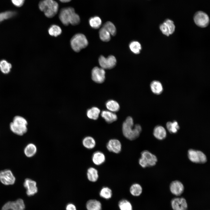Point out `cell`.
<instances>
[{
	"instance_id": "cell-1",
	"label": "cell",
	"mask_w": 210,
	"mask_h": 210,
	"mask_svg": "<svg viewBox=\"0 0 210 210\" xmlns=\"http://www.w3.org/2000/svg\"><path fill=\"white\" fill-rule=\"evenodd\" d=\"M122 130L123 135L126 138L130 140H133L139 136L142 128L139 124L134 125L132 118L128 116L123 123Z\"/></svg>"
},
{
	"instance_id": "cell-2",
	"label": "cell",
	"mask_w": 210,
	"mask_h": 210,
	"mask_svg": "<svg viewBox=\"0 0 210 210\" xmlns=\"http://www.w3.org/2000/svg\"><path fill=\"white\" fill-rule=\"evenodd\" d=\"M28 123L24 117L20 115L14 116L9 124L10 131L15 134L22 136L28 131Z\"/></svg>"
},
{
	"instance_id": "cell-3",
	"label": "cell",
	"mask_w": 210,
	"mask_h": 210,
	"mask_svg": "<svg viewBox=\"0 0 210 210\" xmlns=\"http://www.w3.org/2000/svg\"><path fill=\"white\" fill-rule=\"evenodd\" d=\"M59 18L62 23L65 26L68 25L69 24L76 25L79 24L80 21L79 16L71 7L62 8L60 11Z\"/></svg>"
},
{
	"instance_id": "cell-4",
	"label": "cell",
	"mask_w": 210,
	"mask_h": 210,
	"mask_svg": "<svg viewBox=\"0 0 210 210\" xmlns=\"http://www.w3.org/2000/svg\"><path fill=\"white\" fill-rule=\"evenodd\" d=\"M39 9L48 18H52L57 13L59 5L54 0H41L38 4Z\"/></svg>"
},
{
	"instance_id": "cell-5",
	"label": "cell",
	"mask_w": 210,
	"mask_h": 210,
	"mask_svg": "<svg viewBox=\"0 0 210 210\" xmlns=\"http://www.w3.org/2000/svg\"><path fill=\"white\" fill-rule=\"evenodd\" d=\"M158 161L157 157L147 150H144L141 153V156L139 160L140 166L143 168L155 166Z\"/></svg>"
},
{
	"instance_id": "cell-6",
	"label": "cell",
	"mask_w": 210,
	"mask_h": 210,
	"mask_svg": "<svg viewBox=\"0 0 210 210\" xmlns=\"http://www.w3.org/2000/svg\"><path fill=\"white\" fill-rule=\"evenodd\" d=\"M88 41L84 35L77 34L75 35L70 41L71 46L75 52H78L86 48L88 45Z\"/></svg>"
},
{
	"instance_id": "cell-7",
	"label": "cell",
	"mask_w": 210,
	"mask_h": 210,
	"mask_svg": "<svg viewBox=\"0 0 210 210\" xmlns=\"http://www.w3.org/2000/svg\"><path fill=\"white\" fill-rule=\"evenodd\" d=\"M188 156L191 162L195 163L204 164L207 160L206 155L200 150L189 149L188 152Z\"/></svg>"
},
{
	"instance_id": "cell-8",
	"label": "cell",
	"mask_w": 210,
	"mask_h": 210,
	"mask_svg": "<svg viewBox=\"0 0 210 210\" xmlns=\"http://www.w3.org/2000/svg\"><path fill=\"white\" fill-rule=\"evenodd\" d=\"M16 178L12 172L9 169L0 171V181L5 185H12L15 182Z\"/></svg>"
},
{
	"instance_id": "cell-9",
	"label": "cell",
	"mask_w": 210,
	"mask_h": 210,
	"mask_svg": "<svg viewBox=\"0 0 210 210\" xmlns=\"http://www.w3.org/2000/svg\"><path fill=\"white\" fill-rule=\"evenodd\" d=\"M194 20L198 26L204 28L206 27L209 23V18L208 15L202 11L197 12L194 15Z\"/></svg>"
},
{
	"instance_id": "cell-10",
	"label": "cell",
	"mask_w": 210,
	"mask_h": 210,
	"mask_svg": "<svg viewBox=\"0 0 210 210\" xmlns=\"http://www.w3.org/2000/svg\"><path fill=\"white\" fill-rule=\"evenodd\" d=\"M99 64L101 67L104 69H111L116 65V60L113 55L109 56L106 58L103 55L100 56L99 58Z\"/></svg>"
},
{
	"instance_id": "cell-11",
	"label": "cell",
	"mask_w": 210,
	"mask_h": 210,
	"mask_svg": "<svg viewBox=\"0 0 210 210\" xmlns=\"http://www.w3.org/2000/svg\"><path fill=\"white\" fill-rule=\"evenodd\" d=\"M91 78L94 82L98 83H103L105 79V71L104 69L101 67H95L91 71Z\"/></svg>"
},
{
	"instance_id": "cell-12",
	"label": "cell",
	"mask_w": 210,
	"mask_h": 210,
	"mask_svg": "<svg viewBox=\"0 0 210 210\" xmlns=\"http://www.w3.org/2000/svg\"><path fill=\"white\" fill-rule=\"evenodd\" d=\"M159 28L163 34L169 36L174 32L175 27L172 20L167 19L160 24Z\"/></svg>"
},
{
	"instance_id": "cell-13",
	"label": "cell",
	"mask_w": 210,
	"mask_h": 210,
	"mask_svg": "<svg viewBox=\"0 0 210 210\" xmlns=\"http://www.w3.org/2000/svg\"><path fill=\"white\" fill-rule=\"evenodd\" d=\"M25 208L23 200L19 199L15 201L7 202L3 206L1 210H24Z\"/></svg>"
},
{
	"instance_id": "cell-14",
	"label": "cell",
	"mask_w": 210,
	"mask_h": 210,
	"mask_svg": "<svg viewBox=\"0 0 210 210\" xmlns=\"http://www.w3.org/2000/svg\"><path fill=\"white\" fill-rule=\"evenodd\" d=\"M36 182L30 178H26L23 183V186L26 189V193L28 196L34 195L38 192Z\"/></svg>"
},
{
	"instance_id": "cell-15",
	"label": "cell",
	"mask_w": 210,
	"mask_h": 210,
	"mask_svg": "<svg viewBox=\"0 0 210 210\" xmlns=\"http://www.w3.org/2000/svg\"><path fill=\"white\" fill-rule=\"evenodd\" d=\"M171 205L174 210H187L188 204L186 199L183 197L175 198L171 201Z\"/></svg>"
},
{
	"instance_id": "cell-16",
	"label": "cell",
	"mask_w": 210,
	"mask_h": 210,
	"mask_svg": "<svg viewBox=\"0 0 210 210\" xmlns=\"http://www.w3.org/2000/svg\"><path fill=\"white\" fill-rule=\"evenodd\" d=\"M106 147L109 151L116 154L119 153L122 149L120 142L116 139H110L107 142Z\"/></svg>"
},
{
	"instance_id": "cell-17",
	"label": "cell",
	"mask_w": 210,
	"mask_h": 210,
	"mask_svg": "<svg viewBox=\"0 0 210 210\" xmlns=\"http://www.w3.org/2000/svg\"><path fill=\"white\" fill-rule=\"evenodd\" d=\"M170 190L172 193L176 196L181 195L184 190V186L180 181L175 180L172 182L170 185Z\"/></svg>"
},
{
	"instance_id": "cell-18",
	"label": "cell",
	"mask_w": 210,
	"mask_h": 210,
	"mask_svg": "<svg viewBox=\"0 0 210 210\" xmlns=\"http://www.w3.org/2000/svg\"><path fill=\"white\" fill-rule=\"evenodd\" d=\"M153 134L156 139L160 140L164 139L167 136V132L165 129L160 125H157L154 127Z\"/></svg>"
},
{
	"instance_id": "cell-19",
	"label": "cell",
	"mask_w": 210,
	"mask_h": 210,
	"mask_svg": "<svg viewBox=\"0 0 210 210\" xmlns=\"http://www.w3.org/2000/svg\"><path fill=\"white\" fill-rule=\"evenodd\" d=\"M101 117L108 123H111L116 121L117 116L114 113L108 110H103L101 113Z\"/></svg>"
},
{
	"instance_id": "cell-20",
	"label": "cell",
	"mask_w": 210,
	"mask_h": 210,
	"mask_svg": "<svg viewBox=\"0 0 210 210\" xmlns=\"http://www.w3.org/2000/svg\"><path fill=\"white\" fill-rule=\"evenodd\" d=\"M106 157L104 153L100 151H97L93 154L92 160L94 164L96 165H100L105 161Z\"/></svg>"
},
{
	"instance_id": "cell-21",
	"label": "cell",
	"mask_w": 210,
	"mask_h": 210,
	"mask_svg": "<svg viewBox=\"0 0 210 210\" xmlns=\"http://www.w3.org/2000/svg\"><path fill=\"white\" fill-rule=\"evenodd\" d=\"M37 151L36 146L34 144L30 143L25 147L24 152L25 155L28 158H31L34 156Z\"/></svg>"
},
{
	"instance_id": "cell-22",
	"label": "cell",
	"mask_w": 210,
	"mask_h": 210,
	"mask_svg": "<svg viewBox=\"0 0 210 210\" xmlns=\"http://www.w3.org/2000/svg\"><path fill=\"white\" fill-rule=\"evenodd\" d=\"M150 87L152 92L156 94H160L163 92V86L159 81L155 80L152 81L150 84Z\"/></svg>"
},
{
	"instance_id": "cell-23",
	"label": "cell",
	"mask_w": 210,
	"mask_h": 210,
	"mask_svg": "<svg viewBox=\"0 0 210 210\" xmlns=\"http://www.w3.org/2000/svg\"><path fill=\"white\" fill-rule=\"evenodd\" d=\"M87 176L88 179L90 181L95 182L99 178L98 170L93 167H90L87 170Z\"/></svg>"
},
{
	"instance_id": "cell-24",
	"label": "cell",
	"mask_w": 210,
	"mask_h": 210,
	"mask_svg": "<svg viewBox=\"0 0 210 210\" xmlns=\"http://www.w3.org/2000/svg\"><path fill=\"white\" fill-rule=\"evenodd\" d=\"M86 206L87 210H102L101 202L96 200H89L87 202Z\"/></svg>"
},
{
	"instance_id": "cell-25",
	"label": "cell",
	"mask_w": 210,
	"mask_h": 210,
	"mask_svg": "<svg viewBox=\"0 0 210 210\" xmlns=\"http://www.w3.org/2000/svg\"><path fill=\"white\" fill-rule=\"evenodd\" d=\"M100 113L99 108L96 107H93L87 110L86 114L89 118L95 120L98 118Z\"/></svg>"
},
{
	"instance_id": "cell-26",
	"label": "cell",
	"mask_w": 210,
	"mask_h": 210,
	"mask_svg": "<svg viewBox=\"0 0 210 210\" xmlns=\"http://www.w3.org/2000/svg\"><path fill=\"white\" fill-rule=\"evenodd\" d=\"M105 105L108 111L114 113L118 111L120 108L118 103L116 101L113 99L107 101Z\"/></svg>"
},
{
	"instance_id": "cell-27",
	"label": "cell",
	"mask_w": 210,
	"mask_h": 210,
	"mask_svg": "<svg viewBox=\"0 0 210 210\" xmlns=\"http://www.w3.org/2000/svg\"><path fill=\"white\" fill-rule=\"evenodd\" d=\"M82 144L83 146L86 148L91 149L95 147L96 143L93 138L91 136H87L83 139Z\"/></svg>"
},
{
	"instance_id": "cell-28",
	"label": "cell",
	"mask_w": 210,
	"mask_h": 210,
	"mask_svg": "<svg viewBox=\"0 0 210 210\" xmlns=\"http://www.w3.org/2000/svg\"><path fill=\"white\" fill-rule=\"evenodd\" d=\"M167 128L169 132L172 134H175L180 129L178 122L176 121L173 122H168L166 125Z\"/></svg>"
},
{
	"instance_id": "cell-29",
	"label": "cell",
	"mask_w": 210,
	"mask_h": 210,
	"mask_svg": "<svg viewBox=\"0 0 210 210\" xmlns=\"http://www.w3.org/2000/svg\"><path fill=\"white\" fill-rule=\"evenodd\" d=\"M12 65L7 61L3 60L0 61V70L3 74H7L10 71Z\"/></svg>"
},
{
	"instance_id": "cell-30",
	"label": "cell",
	"mask_w": 210,
	"mask_h": 210,
	"mask_svg": "<svg viewBox=\"0 0 210 210\" xmlns=\"http://www.w3.org/2000/svg\"><path fill=\"white\" fill-rule=\"evenodd\" d=\"M142 192L141 186L139 184L135 183L133 184L130 188V192L133 196H139Z\"/></svg>"
},
{
	"instance_id": "cell-31",
	"label": "cell",
	"mask_w": 210,
	"mask_h": 210,
	"mask_svg": "<svg viewBox=\"0 0 210 210\" xmlns=\"http://www.w3.org/2000/svg\"><path fill=\"white\" fill-rule=\"evenodd\" d=\"M89 22L91 27L97 29L100 27L102 24V21L100 17L98 16H94L90 18Z\"/></svg>"
},
{
	"instance_id": "cell-32",
	"label": "cell",
	"mask_w": 210,
	"mask_h": 210,
	"mask_svg": "<svg viewBox=\"0 0 210 210\" xmlns=\"http://www.w3.org/2000/svg\"><path fill=\"white\" fill-rule=\"evenodd\" d=\"M129 47L131 51L135 54L139 53L141 49L140 43L136 41L131 42L129 44Z\"/></svg>"
},
{
	"instance_id": "cell-33",
	"label": "cell",
	"mask_w": 210,
	"mask_h": 210,
	"mask_svg": "<svg viewBox=\"0 0 210 210\" xmlns=\"http://www.w3.org/2000/svg\"><path fill=\"white\" fill-rule=\"evenodd\" d=\"M17 14L16 11L9 10L0 13V23L4 20L11 18Z\"/></svg>"
},
{
	"instance_id": "cell-34",
	"label": "cell",
	"mask_w": 210,
	"mask_h": 210,
	"mask_svg": "<svg viewBox=\"0 0 210 210\" xmlns=\"http://www.w3.org/2000/svg\"><path fill=\"white\" fill-rule=\"evenodd\" d=\"M61 28L58 25L53 24L50 26L48 29L49 34L52 36L57 37L62 33Z\"/></svg>"
},
{
	"instance_id": "cell-35",
	"label": "cell",
	"mask_w": 210,
	"mask_h": 210,
	"mask_svg": "<svg viewBox=\"0 0 210 210\" xmlns=\"http://www.w3.org/2000/svg\"><path fill=\"white\" fill-rule=\"evenodd\" d=\"M100 39L104 42H108L111 39V34L109 33L104 27H102L99 32Z\"/></svg>"
},
{
	"instance_id": "cell-36",
	"label": "cell",
	"mask_w": 210,
	"mask_h": 210,
	"mask_svg": "<svg viewBox=\"0 0 210 210\" xmlns=\"http://www.w3.org/2000/svg\"><path fill=\"white\" fill-rule=\"evenodd\" d=\"M112 194L111 190L107 187H103L99 192L100 196L106 199L110 198L112 196Z\"/></svg>"
},
{
	"instance_id": "cell-37",
	"label": "cell",
	"mask_w": 210,
	"mask_h": 210,
	"mask_svg": "<svg viewBox=\"0 0 210 210\" xmlns=\"http://www.w3.org/2000/svg\"><path fill=\"white\" fill-rule=\"evenodd\" d=\"M103 27L105 28L112 36H115L116 33V29L115 25L110 21L105 23Z\"/></svg>"
},
{
	"instance_id": "cell-38",
	"label": "cell",
	"mask_w": 210,
	"mask_h": 210,
	"mask_svg": "<svg viewBox=\"0 0 210 210\" xmlns=\"http://www.w3.org/2000/svg\"><path fill=\"white\" fill-rule=\"evenodd\" d=\"M118 206L120 210H132L131 203L126 200H122L119 202Z\"/></svg>"
},
{
	"instance_id": "cell-39",
	"label": "cell",
	"mask_w": 210,
	"mask_h": 210,
	"mask_svg": "<svg viewBox=\"0 0 210 210\" xmlns=\"http://www.w3.org/2000/svg\"><path fill=\"white\" fill-rule=\"evenodd\" d=\"M13 4L17 7H20L24 4L25 0H11Z\"/></svg>"
},
{
	"instance_id": "cell-40",
	"label": "cell",
	"mask_w": 210,
	"mask_h": 210,
	"mask_svg": "<svg viewBox=\"0 0 210 210\" xmlns=\"http://www.w3.org/2000/svg\"><path fill=\"white\" fill-rule=\"evenodd\" d=\"M66 210H77L75 206L72 203L68 204L66 207Z\"/></svg>"
},
{
	"instance_id": "cell-41",
	"label": "cell",
	"mask_w": 210,
	"mask_h": 210,
	"mask_svg": "<svg viewBox=\"0 0 210 210\" xmlns=\"http://www.w3.org/2000/svg\"><path fill=\"white\" fill-rule=\"evenodd\" d=\"M62 3H67L70 2L71 0H59Z\"/></svg>"
}]
</instances>
